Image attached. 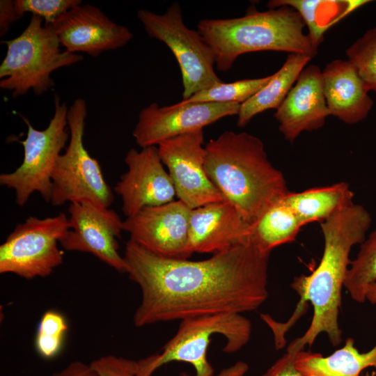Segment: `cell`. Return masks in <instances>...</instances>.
<instances>
[{
	"instance_id": "19",
	"label": "cell",
	"mask_w": 376,
	"mask_h": 376,
	"mask_svg": "<svg viewBox=\"0 0 376 376\" xmlns=\"http://www.w3.org/2000/svg\"><path fill=\"white\" fill-rule=\"evenodd\" d=\"M324 97L330 115L347 124L364 120L373 106L367 85L348 61L336 59L322 71Z\"/></svg>"
},
{
	"instance_id": "23",
	"label": "cell",
	"mask_w": 376,
	"mask_h": 376,
	"mask_svg": "<svg viewBox=\"0 0 376 376\" xmlns=\"http://www.w3.org/2000/svg\"><path fill=\"white\" fill-rule=\"evenodd\" d=\"M302 226L293 210L283 198L251 226L250 240L260 251L270 253L275 247L294 241Z\"/></svg>"
},
{
	"instance_id": "26",
	"label": "cell",
	"mask_w": 376,
	"mask_h": 376,
	"mask_svg": "<svg viewBox=\"0 0 376 376\" xmlns=\"http://www.w3.org/2000/svg\"><path fill=\"white\" fill-rule=\"evenodd\" d=\"M272 75L256 78L245 79L230 83L221 82L210 88L203 89L187 100L183 103H238L242 104L270 80Z\"/></svg>"
},
{
	"instance_id": "10",
	"label": "cell",
	"mask_w": 376,
	"mask_h": 376,
	"mask_svg": "<svg viewBox=\"0 0 376 376\" xmlns=\"http://www.w3.org/2000/svg\"><path fill=\"white\" fill-rule=\"evenodd\" d=\"M68 230V217L64 213L43 219L29 217L1 244L0 273L26 279L49 276L63 262L58 243Z\"/></svg>"
},
{
	"instance_id": "25",
	"label": "cell",
	"mask_w": 376,
	"mask_h": 376,
	"mask_svg": "<svg viewBox=\"0 0 376 376\" xmlns=\"http://www.w3.org/2000/svg\"><path fill=\"white\" fill-rule=\"evenodd\" d=\"M344 288L354 301L376 304V231L361 244L356 258L351 260Z\"/></svg>"
},
{
	"instance_id": "27",
	"label": "cell",
	"mask_w": 376,
	"mask_h": 376,
	"mask_svg": "<svg viewBox=\"0 0 376 376\" xmlns=\"http://www.w3.org/2000/svg\"><path fill=\"white\" fill-rule=\"evenodd\" d=\"M345 53L369 90L376 93V27L367 30Z\"/></svg>"
},
{
	"instance_id": "6",
	"label": "cell",
	"mask_w": 376,
	"mask_h": 376,
	"mask_svg": "<svg viewBox=\"0 0 376 376\" xmlns=\"http://www.w3.org/2000/svg\"><path fill=\"white\" fill-rule=\"evenodd\" d=\"M221 335L226 340L223 352L234 353L248 343L251 323L242 314L218 313L185 319L175 334L161 351L136 361L138 376H152L171 362H185L195 369L194 376H212L214 368L207 359L212 337Z\"/></svg>"
},
{
	"instance_id": "30",
	"label": "cell",
	"mask_w": 376,
	"mask_h": 376,
	"mask_svg": "<svg viewBox=\"0 0 376 376\" xmlns=\"http://www.w3.org/2000/svg\"><path fill=\"white\" fill-rule=\"evenodd\" d=\"M90 364L101 376H138L136 361L122 357L102 356Z\"/></svg>"
},
{
	"instance_id": "2",
	"label": "cell",
	"mask_w": 376,
	"mask_h": 376,
	"mask_svg": "<svg viewBox=\"0 0 376 376\" xmlns=\"http://www.w3.org/2000/svg\"><path fill=\"white\" fill-rule=\"evenodd\" d=\"M371 222L368 211L354 203L320 222L324 237L322 257L311 274L294 279L291 286L300 299L293 314L285 323L278 322L269 315L265 318L273 332L276 347L285 346L286 332L305 313L308 302L313 308L310 326L301 336L290 343L287 352L297 354L306 346H311L322 333L333 346L340 345L342 330L338 317L342 289L351 262L350 254L354 246L366 240Z\"/></svg>"
},
{
	"instance_id": "35",
	"label": "cell",
	"mask_w": 376,
	"mask_h": 376,
	"mask_svg": "<svg viewBox=\"0 0 376 376\" xmlns=\"http://www.w3.org/2000/svg\"><path fill=\"white\" fill-rule=\"evenodd\" d=\"M369 376H376V372H373V373H370Z\"/></svg>"
},
{
	"instance_id": "13",
	"label": "cell",
	"mask_w": 376,
	"mask_h": 376,
	"mask_svg": "<svg viewBox=\"0 0 376 376\" xmlns=\"http://www.w3.org/2000/svg\"><path fill=\"white\" fill-rule=\"evenodd\" d=\"M238 103H183L160 107L152 103L141 109L132 132L142 148L199 130L227 116L237 115Z\"/></svg>"
},
{
	"instance_id": "12",
	"label": "cell",
	"mask_w": 376,
	"mask_h": 376,
	"mask_svg": "<svg viewBox=\"0 0 376 376\" xmlns=\"http://www.w3.org/2000/svg\"><path fill=\"white\" fill-rule=\"evenodd\" d=\"M70 204L69 230L60 242L62 248L91 253L116 271L126 273L125 260L118 251L117 239L123 230L118 214L91 201Z\"/></svg>"
},
{
	"instance_id": "8",
	"label": "cell",
	"mask_w": 376,
	"mask_h": 376,
	"mask_svg": "<svg viewBox=\"0 0 376 376\" xmlns=\"http://www.w3.org/2000/svg\"><path fill=\"white\" fill-rule=\"evenodd\" d=\"M68 110L66 103L56 96L53 116L42 130L35 129L22 117L28 128L26 139L19 141L24 149L22 162L13 172L0 175L1 185L15 191L19 206H24L35 192L50 202L54 169L70 137Z\"/></svg>"
},
{
	"instance_id": "22",
	"label": "cell",
	"mask_w": 376,
	"mask_h": 376,
	"mask_svg": "<svg viewBox=\"0 0 376 376\" xmlns=\"http://www.w3.org/2000/svg\"><path fill=\"white\" fill-rule=\"evenodd\" d=\"M354 193L348 183L289 192L284 200L293 210L303 226L323 221L353 202Z\"/></svg>"
},
{
	"instance_id": "5",
	"label": "cell",
	"mask_w": 376,
	"mask_h": 376,
	"mask_svg": "<svg viewBox=\"0 0 376 376\" xmlns=\"http://www.w3.org/2000/svg\"><path fill=\"white\" fill-rule=\"evenodd\" d=\"M1 42L7 50L0 65V88L13 97L31 90L36 95L48 91L54 84V71L83 59L79 54L62 49L52 26L36 15L17 37Z\"/></svg>"
},
{
	"instance_id": "32",
	"label": "cell",
	"mask_w": 376,
	"mask_h": 376,
	"mask_svg": "<svg viewBox=\"0 0 376 376\" xmlns=\"http://www.w3.org/2000/svg\"><path fill=\"white\" fill-rule=\"evenodd\" d=\"M21 15L17 10L15 0L0 1V36H4L15 21L20 19Z\"/></svg>"
},
{
	"instance_id": "4",
	"label": "cell",
	"mask_w": 376,
	"mask_h": 376,
	"mask_svg": "<svg viewBox=\"0 0 376 376\" xmlns=\"http://www.w3.org/2000/svg\"><path fill=\"white\" fill-rule=\"evenodd\" d=\"M304 26L295 10L282 6L262 12L249 9L236 18L202 19L197 31L214 53L215 68L226 72L240 56L256 52H285L313 58L318 48L304 33Z\"/></svg>"
},
{
	"instance_id": "33",
	"label": "cell",
	"mask_w": 376,
	"mask_h": 376,
	"mask_svg": "<svg viewBox=\"0 0 376 376\" xmlns=\"http://www.w3.org/2000/svg\"><path fill=\"white\" fill-rule=\"evenodd\" d=\"M52 376H101L91 366L82 361H75L63 369L55 372Z\"/></svg>"
},
{
	"instance_id": "24",
	"label": "cell",
	"mask_w": 376,
	"mask_h": 376,
	"mask_svg": "<svg viewBox=\"0 0 376 376\" xmlns=\"http://www.w3.org/2000/svg\"><path fill=\"white\" fill-rule=\"evenodd\" d=\"M366 0L321 1V0H272L267 3L269 9L288 6L295 10L308 29V36L313 45L318 46L323 42L324 34L327 30L322 17H327L336 22L351 13L360 6L368 3Z\"/></svg>"
},
{
	"instance_id": "9",
	"label": "cell",
	"mask_w": 376,
	"mask_h": 376,
	"mask_svg": "<svg viewBox=\"0 0 376 376\" xmlns=\"http://www.w3.org/2000/svg\"><path fill=\"white\" fill-rule=\"evenodd\" d=\"M137 17L148 35L164 43L177 60L182 75V100L222 82L215 72L211 47L198 31L185 24L178 2L162 14L141 9Z\"/></svg>"
},
{
	"instance_id": "29",
	"label": "cell",
	"mask_w": 376,
	"mask_h": 376,
	"mask_svg": "<svg viewBox=\"0 0 376 376\" xmlns=\"http://www.w3.org/2000/svg\"><path fill=\"white\" fill-rule=\"evenodd\" d=\"M81 3L80 0H15L22 17L24 13H30L41 18L46 25L53 24L61 16Z\"/></svg>"
},
{
	"instance_id": "17",
	"label": "cell",
	"mask_w": 376,
	"mask_h": 376,
	"mask_svg": "<svg viewBox=\"0 0 376 376\" xmlns=\"http://www.w3.org/2000/svg\"><path fill=\"white\" fill-rule=\"evenodd\" d=\"M329 116L322 71L315 65L303 69L295 84L274 113L280 132L290 143L304 131L322 127Z\"/></svg>"
},
{
	"instance_id": "15",
	"label": "cell",
	"mask_w": 376,
	"mask_h": 376,
	"mask_svg": "<svg viewBox=\"0 0 376 376\" xmlns=\"http://www.w3.org/2000/svg\"><path fill=\"white\" fill-rule=\"evenodd\" d=\"M125 162L127 171L114 187L123 201L125 216L133 217L147 207L162 205L174 201L176 196L171 177L164 167L157 146L131 148Z\"/></svg>"
},
{
	"instance_id": "18",
	"label": "cell",
	"mask_w": 376,
	"mask_h": 376,
	"mask_svg": "<svg viewBox=\"0 0 376 376\" xmlns=\"http://www.w3.org/2000/svg\"><path fill=\"white\" fill-rule=\"evenodd\" d=\"M251 225L227 200L192 209L189 241L193 253H215L250 241Z\"/></svg>"
},
{
	"instance_id": "34",
	"label": "cell",
	"mask_w": 376,
	"mask_h": 376,
	"mask_svg": "<svg viewBox=\"0 0 376 376\" xmlns=\"http://www.w3.org/2000/svg\"><path fill=\"white\" fill-rule=\"evenodd\" d=\"M249 365L242 361L235 362L229 367L223 368L214 376H244L249 370ZM179 376H191L186 373H181ZM194 376V375H193ZM213 376V375H212Z\"/></svg>"
},
{
	"instance_id": "11",
	"label": "cell",
	"mask_w": 376,
	"mask_h": 376,
	"mask_svg": "<svg viewBox=\"0 0 376 376\" xmlns=\"http://www.w3.org/2000/svg\"><path fill=\"white\" fill-rule=\"evenodd\" d=\"M157 149L178 200L189 208L226 200L205 171L203 130L166 140Z\"/></svg>"
},
{
	"instance_id": "7",
	"label": "cell",
	"mask_w": 376,
	"mask_h": 376,
	"mask_svg": "<svg viewBox=\"0 0 376 376\" xmlns=\"http://www.w3.org/2000/svg\"><path fill=\"white\" fill-rule=\"evenodd\" d=\"M86 116V101L77 98L68 110L69 144L59 156L52 174L50 202L54 206L91 201L109 207L113 201V191L98 161L84 144Z\"/></svg>"
},
{
	"instance_id": "3",
	"label": "cell",
	"mask_w": 376,
	"mask_h": 376,
	"mask_svg": "<svg viewBox=\"0 0 376 376\" xmlns=\"http://www.w3.org/2000/svg\"><path fill=\"white\" fill-rule=\"evenodd\" d=\"M205 149L209 178L249 225L290 192L283 174L269 162L256 136L225 131Z\"/></svg>"
},
{
	"instance_id": "1",
	"label": "cell",
	"mask_w": 376,
	"mask_h": 376,
	"mask_svg": "<svg viewBox=\"0 0 376 376\" xmlns=\"http://www.w3.org/2000/svg\"><path fill=\"white\" fill-rule=\"evenodd\" d=\"M269 255L250 240L202 260L171 259L129 240L126 273L141 292L134 325L258 309L269 295Z\"/></svg>"
},
{
	"instance_id": "28",
	"label": "cell",
	"mask_w": 376,
	"mask_h": 376,
	"mask_svg": "<svg viewBox=\"0 0 376 376\" xmlns=\"http://www.w3.org/2000/svg\"><path fill=\"white\" fill-rule=\"evenodd\" d=\"M68 329L63 315L56 311H47L42 316L36 337V348L44 358L55 357L60 351L64 335Z\"/></svg>"
},
{
	"instance_id": "14",
	"label": "cell",
	"mask_w": 376,
	"mask_h": 376,
	"mask_svg": "<svg viewBox=\"0 0 376 376\" xmlns=\"http://www.w3.org/2000/svg\"><path fill=\"white\" fill-rule=\"evenodd\" d=\"M191 208L180 200L147 207L123 221L130 240L149 251L171 259H189Z\"/></svg>"
},
{
	"instance_id": "31",
	"label": "cell",
	"mask_w": 376,
	"mask_h": 376,
	"mask_svg": "<svg viewBox=\"0 0 376 376\" xmlns=\"http://www.w3.org/2000/svg\"><path fill=\"white\" fill-rule=\"evenodd\" d=\"M296 355L286 352L259 376H305L295 366Z\"/></svg>"
},
{
	"instance_id": "16",
	"label": "cell",
	"mask_w": 376,
	"mask_h": 376,
	"mask_svg": "<svg viewBox=\"0 0 376 376\" xmlns=\"http://www.w3.org/2000/svg\"><path fill=\"white\" fill-rule=\"evenodd\" d=\"M52 26L65 50L93 56L120 48L133 38L127 27L113 22L91 4L81 3L71 8Z\"/></svg>"
},
{
	"instance_id": "21",
	"label": "cell",
	"mask_w": 376,
	"mask_h": 376,
	"mask_svg": "<svg viewBox=\"0 0 376 376\" xmlns=\"http://www.w3.org/2000/svg\"><path fill=\"white\" fill-rule=\"evenodd\" d=\"M311 59L307 55L289 54L281 68L272 75L269 82L240 104L237 115V125L245 127L256 115L271 109H277Z\"/></svg>"
},
{
	"instance_id": "20",
	"label": "cell",
	"mask_w": 376,
	"mask_h": 376,
	"mask_svg": "<svg viewBox=\"0 0 376 376\" xmlns=\"http://www.w3.org/2000/svg\"><path fill=\"white\" fill-rule=\"evenodd\" d=\"M295 366L305 376H361L368 368L376 372V343L368 351L360 352L352 338L344 345L327 357L310 351H300L296 355ZM365 376H369L367 373Z\"/></svg>"
}]
</instances>
